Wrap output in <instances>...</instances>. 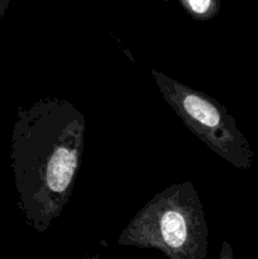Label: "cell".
<instances>
[{"mask_svg": "<svg viewBox=\"0 0 258 259\" xmlns=\"http://www.w3.org/2000/svg\"><path fill=\"white\" fill-rule=\"evenodd\" d=\"M219 259H234L233 249H232V247H230L229 243H227V242L223 243V247H222V250H220Z\"/></svg>", "mask_w": 258, "mask_h": 259, "instance_id": "cell-3", "label": "cell"}, {"mask_svg": "<svg viewBox=\"0 0 258 259\" xmlns=\"http://www.w3.org/2000/svg\"><path fill=\"white\" fill-rule=\"evenodd\" d=\"M82 259H109V258H104L101 257V255L95 254V255H86V257H83Z\"/></svg>", "mask_w": 258, "mask_h": 259, "instance_id": "cell-4", "label": "cell"}, {"mask_svg": "<svg viewBox=\"0 0 258 259\" xmlns=\"http://www.w3.org/2000/svg\"><path fill=\"white\" fill-rule=\"evenodd\" d=\"M207 232L202 220L177 209L148 214L136 220L119 238L123 245L154 248L168 259H205Z\"/></svg>", "mask_w": 258, "mask_h": 259, "instance_id": "cell-1", "label": "cell"}, {"mask_svg": "<svg viewBox=\"0 0 258 259\" xmlns=\"http://www.w3.org/2000/svg\"><path fill=\"white\" fill-rule=\"evenodd\" d=\"M189 12L196 17H206L218 10V0H181Z\"/></svg>", "mask_w": 258, "mask_h": 259, "instance_id": "cell-2", "label": "cell"}]
</instances>
